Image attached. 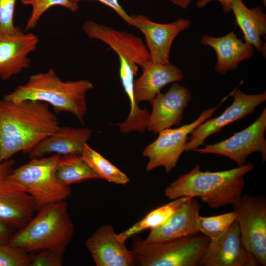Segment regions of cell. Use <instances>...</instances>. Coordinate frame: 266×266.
<instances>
[{
  "label": "cell",
  "instance_id": "cell-8",
  "mask_svg": "<svg viewBox=\"0 0 266 266\" xmlns=\"http://www.w3.org/2000/svg\"><path fill=\"white\" fill-rule=\"evenodd\" d=\"M245 248L263 266L266 265V202L252 195L241 196L233 206Z\"/></svg>",
  "mask_w": 266,
  "mask_h": 266
},
{
  "label": "cell",
  "instance_id": "cell-11",
  "mask_svg": "<svg viewBox=\"0 0 266 266\" xmlns=\"http://www.w3.org/2000/svg\"><path fill=\"white\" fill-rule=\"evenodd\" d=\"M260 264L244 247L236 220L218 238L210 240L199 266H255Z\"/></svg>",
  "mask_w": 266,
  "mask_h": 266
},
{
  "label": "cell",
  "instance_id": "cell-15",
  "mask_svg": "<svg viewBox=\"0 0 266 266\" xmlns=\"http://www.w3.org/2000/svg\"><path fill=\"white\" fill-rule=\"evenodd\" d=\"M97 266H134L135 262L132 250L118 238L112 226L98 228L85 242Z\"/></svg>",
  "mask_w": 266,
  "mask_h": 266
},
{
  "label": "cell",
  "instance_id": "cell-29",
  "mask_svg": "<svg viewBox=\"0 0 266 266\" xmlns=\"http://www.w3.org/2000/svg\"><path fill=\"white\" fill-rule=\"evenodd\" d=\"M31 256L9 244L0 245V266H30Z\"/></svg>",
  "mask_w": 266,
  "mask_h": 266
},
{
  "label": "cell",
  "instance_id": "cell-23",
  "mask_svg": "<svg viewBox=\"0 0 266 266\" xmlns=\"http://www.w3.org/2000/svg\"><path fill=\"white\" fill-rule=\"evenodd\" d=\"M231 9L234 13L236 24L243 33L245 42L254 46L265 57L266 45L261 38L266 33V15L262 7L249 9L242 0H233Z\"/></svg>",
  "mask_w": 266,
  "mask_h": 266
},
{
  "label": "cell",
  "instance_id": "cell-30",
  "mask_svg": "<svg viewBox=\"0 0 266 266\" xmlns=\"http://www.w3.org/2000/svg\"><path fill=\"white\" fill-rule=\"evenodd\" d=\"M17 0H0V35L13 34L22 30L14 23Z\"/></svg>",
  "mask_w": 266,
  "mask_h": 266
},
{
  "label": "cell",
  "instance_id": "cell-2",
  "mask_svg": "<svg viewBox=\"0 0 266 266\" xmlns=\"http://www.w3.org/2000/svg\"><path fill=\"white\" fill-rule=\"evenodd\" d=\"M253 168V165L248 163L227 170L202 171L198 165L171 182L164 194L170 200L182 197H199L212 208L229 204L234 206L242 196L244 175Z\"/></svg>",
  "mask_w": 266,
  "mask_h": 266
},
{
  "label": "cell",
  "instance_id": "cell-1",
  "mask_svg": "<svg viewBox=\"0 0 266 266\" xmlns=\"http://www.w3.org/2000/svg\"><path fill=\"white\" fill-rule=\"evenodd\" d=\"M60 127L46 103L0 100V163L18 153H28Z\"/></svg>",
  "mask_w": 266,
  "mask_h": 266
},
{
  "label": "cell",
  "instance_id": "cell-22",
  "mask_svg": "<svg viewBox=\"0 0 266 266\" xmlns=\"http://www.w3.org/2000/svg\"><path fill=\"white\" fill-rule=\"evenodd\" d=\"M118 57L120 78L129 100L130 110L127 119L117 126L122 133L132 131L143 132L147 129L150 113L146 108L140 109L135 98L133 84L134 77L138 71V66L123 56H118Z\"/></svg>",
  "mask_w": 266,
  "mask_h": 266
},
{
  "label": "cell",
  "instance_id": "cell-12",
  "mask_svg": "<svg viewBox=\"0 0 266 266\" xmlns=\"http://www.w3.org/2000/svg\"><path fill=\"white\" fill-rule=\"evenodd\" d=\"M130 16L133 27L138 28L145 37L151 61L164 64L170 63V51L174 40L189 28L191 22L180 18L174 22L163 24L155 22L141 14H133Z\"/></svg>",
  "mask_w": 266,
  "mask_h": 266
},
{
  "label": "cell",
  "instance_id": "cell-4",
  "mask_svg": "<svg viewBox=\"0 0 266 266\" xmlns=\"http://www.w3.org/2000/svg\"><path fill=\"white\" fill-rule=\"evenodd\" d=\"M12 236L8 244L25 252L51 250L61 254L71 240L74 226L66 200L46 205Z\"/></svg>",
  "mask_w": 266,
  "mask_h": 266
},
{
  "label": "cell",
  "instance_id": "cell-32",
  "mask_svg": "<svg viewBox=\"0 0 266 266\" xmlns=\"http://www.w3.org/2000/svg\"><path fill=\"white\" fill-rule=\"evenodd\" d=\"M76 2L82 1H95L99 2L114 10L129 26L133 27V22L120 4L118 0H71Z\"/></svg>",
  "mask_w": 266,
  "mask_h": 266
},
{
  "label": "cell",
  "instance_id": "cell-7",
  "mask_svg": "<svg viewBox=\"0 0 266 266\" xmlns=\"http://www.w3.org/2000/svg\"><path fill=\"white\" fill-rule=\"evenodd\" d=\"M221 103L203 110L190 123L159 132L156 139L148 145L142 152L148 159L146 170L150 171L162 166L167 173H169L176 167L180 156L185 151L188 135L199 125L210 118Z\"/></svg>",
  "mask_w": 266,
  "mask_h": 266
},
{
  "label": "cell",
  "instance_id": "cell-28",
  "mask_svg": "<svg viewBox=\"0 0 266 266\" xmlns=\"http://www.w3.org/2000/svg\"><path fill=\"white\" fill-rule=\"evenodd\" d=\"M236 220L234 211L226 213L208 217L199 216L198 227L199 232L214 240L221 236Z\"/></svg>",
  "mask_w": 266,
  "mask_h": 266
},
{
  "label": "cell",
  "instance_id": "cell-27",
  "mask_svg": "<svg viewBox=\"0 0 266 266\" xmlns=\"http://www.w3.org/2000/svg\"><path fill=\"white\" fill-rule=\"evenodd\" d=\"M25 6L31 7V13L24 27V31L28 32L34 29L43 14L51 8L61 6L72 12L79 9L78 2L71 0H20Z\"/></svg>",
  "mask_w": 266,
  "mask_h": 266
},
{
  "label": "cell",
  "instance_id": "cell-17",
  "mask_svg": "<svg viewBox=\"0 0 266 266\" xmlns=\"http://www.w3.org/2000/svg\"><path fill=\"white\" fill-rule=\"evenodd\" d=\"M33 199L10 182L0 181V223L11 228H21L33 217L35 210Z\"/></svg>",
  "mask_w": 266,
  "mask_h": 266
},
{
  "label": "cell",
  "instance_id": "cell-37",
  "mask_svg": "<svg viewBox=\"0 0 266 266\" xmlns=\"http://www.w3.org/2000/svg\"><path fill=\"white\" fill-rule=\"evenodd\" d=\"M263 3L264 4L265 6L266 5V0H263Z\"/></svg>",
  "mask_w": 266,
  "mask_h": 266
},
{
  "label": "cell",
  "instance_id": "cell-14",
  "mask_svg": "<svg viewBox=\"0 0 266 266\" xmlns=\"http://www.w3.org/2000/svg\"><path fill=\"white\" fill-rule=\"evenodd\" d=\"M192 98L189 90L177 82L173 83L165 93H160L151 100L147 129L154 133L179 126L183 113Z\"/></svg>",
  "mask_w": 266,
  "mask_h": 266
},
{
  "label": "cell",
  "instance_id": "cell-19",
  "mask_svg": "<svg viewBox=\"0 0 266 266\" xmlns=\"http://www.w3.org/2000/svg\"><path fill=\"white\" fill-rule=\"evenodd\" d=\"M200 208L196 200L191 198L166 222L151 229L145 241H158L198 234Z\"/></svg>",
  "mask_w": 266,
  "mask_h": 266
},
{
  "label": "cell",
  "instance_id": "cell-20",
  "mask_svg": "<svg viewBox=\"0 0 266 266\" xmlns=\"http://www.w3.org/2000/svg\"><path fill=\"white\" fill-rule=\"evenodd\" d=\"M140 76L134 80L133 88L137 104L150 102L161 90L169 83L181 81L182 71L172 64H160L151 62L142 68Z\"/></svg>",
  "mask_w": 266,
  "mask_h": 266
},
{
  "label": "cell",
  "instance_id": "cell-18",
  "mask_svg": "<svg viewBox=\"0 0 266 266\" xmlns=\"http://www.w3.org/2000/svg\"><path fill=\"white\" fill-rule=\"evenodd\" d=\"M91 134L92 131L87 127H60L28 153L30 159L52 154L60 156L81 154Z\"/></svg>",
  "mask_w": 266,
  "mask_h": 266
},
{
  "label": "cell",
  "instance_id": "cell-6",
  "mask_svg": "<svg viewBox=\"0 0 266 266\" xmlns=\"http://www.w3.org/2000/svg\"><path fill=\"white\" fill-rule=\"evenodd\" d=\"M60 155L30 159L13 169L6 178L33 200L36 209L54 202L66 200L71 194L70 186L61 184L55 176Z\"/></svg>",
  "mask_w": 266,
  "mask_h": 266
},
{
  "label": "cell",
  "instance_id": "cell-13",
  "mask_svg": "<svg viewBox=\"0 0 266 266\" xmlns=\"http://www.w3.org/2000/svg\"><path fill=\"white\" fill-rule=\"evenodd\" d=\"M82 29L89 38L103 42L118 56L124 57L142 68L152 62L142 40L132 33L92 21L84 22Z\"/></svg>",
  "mask_w": 266,
  "mask_h": 266
},
{
  "label": "cell",
  "instance_id": "cell-35",
  "mask_svg": "<svg viewBox=\"0 0 266 266\" xmlns=\"http://www.w3.org/2000/svg\"><path fill=\"white\" fill-rule=\"evenodd\" d=\"M10 228L0 223V245L8 244L12 237Z\"/></svg>",
  "mask_w": 266,
  "mask_h": 266
},
{
  "label": "cell",
  "instance_id": "cell-33",
  "mask_svg": "<svg viewBox=\"0 0 266 266\" xmlns=\"http://www.w3.org/2000/svg\"><path fill=\"white\" fill-rule=\"evenodd\" d=\"M14 164L15 161L12 158L0 163V181L5 178L10 174L13 169Z\"/></svg>",
  "mask_w": 266,
  "mask_h": 266
},
{
  "label": "cell",
  "instance_id": "cell-24",
  "mask_svg": "<svg viewBox=\"0 0 266 266\" xmlns=\"http://www.w3.org/2000/svg\"><path fill=\"white\" fill-rule=\"evenodd\" d=\"M55 176L61 184L67 186L99 178L83 160L81 154L60 156L56 166Z\"/></svg>",
  "mask_w": 266,
  "mask_h": 266
},
{
  "label": "cell",
  "instance_id": "cell-5",
  "mask_svg": "<svg viewBox=\"0 0 266 266\" xmlns=\"http://www.w3.org/2000/svg\"><path fill=\"white\" fill-rule=\"evenodd\" d=\"M132 251L140 266H197L204 255L210 239L198 234L154 242L132 237Z\"/></svg>",
  "mask_w": 266,
  "mask_h": 266
},
{
  "label": "cell",
  "instance_id": "cell-26",
  "mask_svg": "<svg viewBox=\"0 0 266 266\" xmlns=\"http://www.w3.org/2000/svg\"><path fill=\"white\" fill-rule=\"evenodd\" d=\"M81 155L99 178L118 185H126L129 182L126 174L87 143L85 145Z\"/></svg>",
  "mask_w": 266,
  "mask_h": 266
},
{
  "label": "cell",
  "instance_id": "cell-21",
  "mask_svg": "<svg viewBox=\"0 0 266 266\" xmlns=\"http://www.w3.org/2000/svg\"><path fill=\"white\" fill-rule=\"evenodd\" d=\"M200 42L215 50L217 62L214 68L220 75L237 69L239 63L248 59L253 54V46L238 38L233 31L221 37L204 35Z\"/></svg>",
  "mask_w": 266,
  "mask_h": 266
},
{
  "label": "cell",
  "instance_id": "cell-9",
  "mask_svg": "<svg viewBox=\"0 0 266 266\" xmlns=\"http://www.w3.org/2000/svg\"><path fill=\"white\" fill-rule=\"evenodd\" d=\"M266 108L250 126L235 133L233 135L214 144L204 145L194 151L200 154H215L234 161L238 166L245 165L247 157L251 153L259 152L263 162L266 160Z\"/></svg>",
  "mask_w": 266,
  "mask_h": 266
},
{
  "label": "cell",
  "instance_id": "cell-36",
  "mask_svg": "<svg viewBox=\"0 0 266 266\" xmlns=\"http://www.w3.org/2000/svg\"><path fill=\"white\" fill-rule=\"evenodd\" d=\"M175 6L185 9L190 4L193 0H169Z\"/></svg>",
  "mask_w": 266,
  "mask_h": 266
},
{
  "label": "cell",
  "instance_id": "cell-16",
  "mask_svg": "<svg viewBox=\"0 0 266 266\" xmlns=\"http://www.w3.org/2000/svg\"><path fill=\"white\" fill-rule=\"evenodd\" d=\"M38 42L36 35L22 30L0 35V78L6 81L28 68V55L36 50Z\"/></svg>",
  "mask_w": 266,
  "mask_h": 266
},
{
  "label": "cell",
  "instance_id": "cell-10",
  "mask_svg": "<svg viewBox=\"0 0 266 266\" xmlns=\"http://www.w3.org/2000/svg\"><path fill=\"white\" fill-rule=\"evenodd\" d=\"M234 100L219 116L209 118L196 127L190 133L185 151H194L204 144L212 134L221 131L225 126L253 113L255 108L266 100V93L247 94L238 88L229 95Z\"/></svg>",
  "mask_w": 266,
  "mask_h": 266
},
{
  "label": "cell",
  "instance_id": "cell-25",
  "mask_svg": "<svg viewBox=\"0 0 266 266\" xmlns=\"http://www.w3.org/2000/svg\"><path fill=\"white\" fill-rule=\"evenodd\" d=\"M192 198L193 197L191 196L180 197L152 210L141 220L129 228L117 234L118 239L125 243L129 238L140 232L161 225Z\"/></svg>",
  "mask_w": 266,
  "mask_h": 266
},
{
  "label": "cell",
  "instance_id": "cell-34",
  "mask_svg": "<svg viewBox=\"0 0 266 266\" xmlns=\"http://www.w3.org/2000/svg\"><path fill=\"white\" fill-rule=\"evenodd\" d=\"M214 1H218L221 3L225 12L231 11V5L233 0H200L196 2V5L197 8L201 9L205 7L209 2Z\"/></svg>",
  "mask_w": 266,
  "mask_h": 266
},
{
  "label": "cell",
  "instance_id": "cell-31",
  "mask_svg": "<svg viewBox=\"0 0 266 266\" xmlns=\"http://www.w3.org/2000/svg\"><path fill=\"white\" fill-rule=\"evenodd\" d=\"M62 254L51 250H43L31 256L30 266H61Z\"/></svg>",
  "mask_w": 266,
  "mask_h": 266
},
{
  "label": "cell",
  "instance_id": "cell-3",
  "mask_svg": "<svg viewBox=\"0 0 266 266\" xmlns=\"http://www.w3.org/2000/svg\"><path fill=\"white\" fill-rule=\"evenodd\" d=\"M93 88L92 83L87 80L63 81L50 69L31 75L3 100L13 102L40 101L51 105L55 113H70L83 123L87 112L86 94Z\"/></svg>",
  "mask_w": 266,
  "mask_h": 266
}]
</instances>
